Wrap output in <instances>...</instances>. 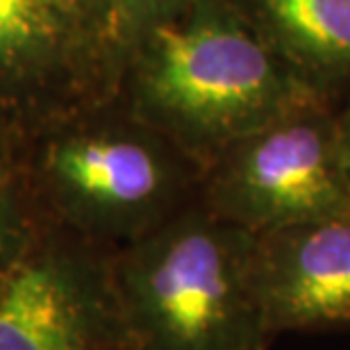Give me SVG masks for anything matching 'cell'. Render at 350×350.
<instances>
[{
    "label": "cell",
    "mask_w": 350,
    "mask_h": 350,
    "mask_svg": "<svg viewBox=\"0 0 350 350\" xmlns=\"http://www.w3.org/2000/svg\"><path fill=\"white\" fill-rule=\"evenodd\" d=\"M118 100L200 169L239 139L321 100L226 0H191L132 41Z\"/></svg>",
    "instance_id": "6da1fadb"
},
{
    "label": "cell",
    "mask_w": 350,
    "mask_h": 350,
    "mask_svg": "<svg viewBox=\"0 0 350 350\" xmlns=\"http://www.w3.org/2000/svg\"><path fill=\"white\" fill-rule=\"evenodd\" d=\"M202 169L116 98L23 135L18 182L46 226L116 253L200 196Z\"/></svg>",
    "instance_id": "7a4b0ae2"
},
{
    "label": "cell",
    "mask_w": 350,
    "mask_h": 350,
    "mask_svg": "<svg viewBox=\"0 0 350 350\" xmlns=\"http://www.w3.org/2000/svg\"><path fill=\"white\" fill-rule=\"evenodd\" d=\"M123 350H266L255 234L196 200L111 253Z\"/></svg>",
    "instance_id": "3957f363"
},
{
    "label": "cell",
    "mask_w": 350,
    "mask_h": 350,
    "mask_svg": "<svg viewBox=\"0 0 350 350\" xmlns=\"http://www.w3.org/2000/svg\"><path fill=\"white\" fill-rule=\"evenodd\" d=\"M198 200L250 234L350 212L337 116L317 100L239 139L202 169Z\"/></svg>",
    "instance_id": "277c9868"
},
{
    "label": "cell",
    "mask_w": 350,
    "mask_h": 350,
    "mask_svg": "<svg viewBox=\"0 0 350 350\" xmlns=\"http://www.w3.org/2000/svg\"><path fill=\"white\" fill-rule=\"evenodd\" d=\"M0 350H123L111 253L39 221L0 273Z\"/></svg>",
    "instance_id": "5b68a950"
},
{
    "label": "cell",
    "mask_w": 350,
    "mask_h": 350,
    "mask_svg": "<svg viewBox=\"0 0 350 350\" xmlns=\"http://www.w3.org/2000/svg\"><path fill=\"white\" fill-rule=\"evenodd\" d=\"M114 53L64 0H0V116L21 135L118 96Z\"/></svg>",
    "instance_id": "8992f818"
},
{
    "label": "cell",
    "mask_w": 350,
    "mask_h": 350,
    "mask_svg": "<svg viewBox=\"0 0 350 350\" xmlns=\"http://www.w3.org/2000/svg\"><path fill=\"white\" fill-rule=\"evenodd\" d=\"M269 337L350 327V212L255 234Z\"/></svg>",
    "instance_id": "52a82bcc"
},
{
    "label": "cell",
    "mask_w": 350,
    "mask_h": 350,
    "mask_svg": "<svg viewBox=\"0 0 350 350\" xmlns=\"http://www.w3.org/2000/svg\"><path fill=\"white\" fill-rule=\"evenodd\" d=\"M266 41L317 89L350 73V0H253Z\"/></svg>",
    "instance_id": "ba28073f"
},
{
    "label": "cell",
    "mask_w": 350,
    "mask_h": 350,
    "mask_svg": "<svg viewBox=\"0 0 350 350\" xmlns=\"http://www.w3.org/2000/svg\"><path fill=\"white\" fill-rule=\"evenodd\" d=\"M189 3L191 0H114L109 21V44L114 48L118 64L123 59V53L139 34L185 10Z\"/></svg>",
    "instance_id": "9c48e42d"
},
{
    "label": "cell",
    "mask_w": 350,
    "mask_h": 350,
    "mask_svg": "<svg viewBox=\"0 0 350 350\" xmlns=\"http://www.w3.org/2000/svg\"><path fill=\"white\" fill-rule=\"evenodd\" d=\"M37 228L39 216L34 214L23 187L16 180L7 191L0 193V273L30 241Z\"/></svg>",
    "instance_id": "30bf717a"
},
{
    "label": "cell",
    "mask_w": 350,
    "mask_h": 350,
    "mask_svg": "<svg viewBox=\"0 0 350 350\" xmlns=\"http://www.w3.org/2000/svg\"><path fill=\"white\" fill-rule=\"evenodd\" d=\"M21 144H23V135L0 116V193L18 180Z\"/></svg>",
    "instance_id": "8fae6325"
},
{
    "label": "cell",
    "mask_w": 350,
    "mask_h": 350,
    "mask_svg": "<svg viewBox=\"0 0 350 350\" xmlns=\"http://www.w3.org/2000/svg\"><path fill=\"white\" fill-rule=\"evenodd\" d=\"M64 3L71 7L80 16L82 23L114 53V48L109 44V21H111V5H114V0H64ZM114 57H116V53H114Z\"/></svg>",
    "instance_id": "7c38bea8"
},
{
    "label": "cell",
    "mask_w": 350,
    "mask_h": 350,
    "mask_svg": "<svg viewBox=\"0 0 350 350\" xmlns=\"http://www.w3.org/2000/svg\"><path fill=\"white\" fill-rule=\"evenodd\" d=\"M337 132H339V152H341V162H344L346 175L350 180V107L344 114L337 116Z\"/></svg>",
    "instance_id": "4fadbf2b"
}]
</instances>
